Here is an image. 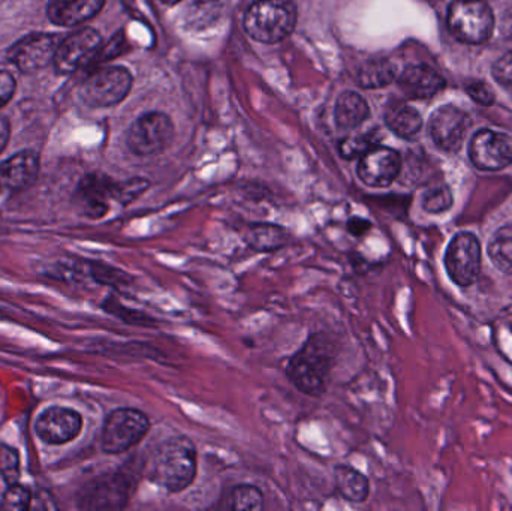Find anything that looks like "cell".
I'll list each match as a JSON object with an SVG mask.
<instances>
[{
	"mask_svg": "<svg viewBox=\"0 0 512 511\" xmlns=\"http://www.w3.org/2000/svg\"><path fill=\"white\" fill-rule=\"evenodd\" d=\"M57 47H59V39L56 36L36 33L18 41L9 50V60L21 72L30 74L54 62Z\"/></svg>",
	"mask_w": 512,
	"mask_h": 511,
	"instance_id": "obj_13",
	"label": "cell"
},
{
	"mask_svg": "<svg viewBox=\"0 0 512 511\" xmlns=\"http://www.w3.org/2000/svg\"><path fill=\"white\" fill-rule=\"evenodd\" d=\"M469 128L471 117L454 105H444L430 117V135L436 146L447 152H457L463 146Z\"/></svg>",
	"mask_w": 512,
	"mask_h": 511,
	"instance_id": "obj_11",
	"label": "cell"
},
{
	"mask_svg": "<svg viewBox=\"0 0 512 511\" xmlns=\"http://www.w3.org/2000/svg\"><path fill=\"white\" fill-rule=\"evenodd\" d=\"M373 141L367 137H348L340 143L339 152L345 159L360 158L372 149Z\"/></svg>",
	"mask_w": 512,
	"mask_h": 511,
	"instance_id": "obj_33",
	"label": "cell"
},
{
	"mask_svg": "<svg viewBox=\"0 0 512 511\" xmlns=\"http://www.w3.org/2000/svg\"><path fill=\"white\" fill-rule=\"evenodd\" d=\"M15 92V80L8 72H0V107L12 98Z\"/></svg>",
	"mask_w": 512,
	"mask_h": 511,
	"instance_id": "obj_37",
	"label": "cell"
},
{
	"mask_svg": "<svg viewBox=\"0 0 512 511\" xmlns=\"http://www.w3.org/2000/svg\"><path fill=\"white\" fill-rule=\"evenodd\" d=\"M113 180L102 174H89L78 185L75 201L81 212L92 219H99L107 215L110 209V200H113Z\"/></svg>",
	"mask_w": 512,
	"mask_h": 511,
	"instance_id": "obj_15",
	"label": "cell"
},
{
	"mask_svg": "<svg viewBox=\"0 0 512 511\" xmlns=\"http://www.w3.org/2000/svg\"><path fill=\"white\" fill-rule=\"evenodd\" d=\"M39 173V156L32 150L17 153L0 165V195L29 188Z\"/></svg>",
	"mask_w": 512,
	"mask_h": 511,
	"instance_id": "obj_16",
	"label": "cell"
},
{
	"mask_svg": "<svg viewBox=\"0 0 512 511\" xmlns=\"http://www.w3.org/2000/svg\"><path fill=\"white\" fill-rule=\"evenodd\" d=\"M165 5H176V3L182 2V0H161Z\"/></svg>",
	"mask_w": 512,
	"mask_h": 511,
	"instance_id": "obj_40",
	"label": "cell"
},
{
	"mask_svg": "<svg viewBox=\"0 0 512 511\" xmlns=\"http://www.w3.org/2000/svg\"><path fill=\"white\" fill-rule=\"evenodd\" d=\"M453 206V194L447 185H436L427 189L423 197V207L429 213H442Z\"/></svg>",
	"mask_w": 512,
	"mask_h": 511,
	"instance_id": "obj_28",
	"label": "cell"
},
{
	"mask_svg": "<svg viewBox=\"0 0 512 511\" xmlns=\"http://www.w3.org/2000/svg\"><path fill=\"white\" fill-rule=\"evenodd\" d=\"M197 473V447L185 435H176L156 446L150 456L147 477L164 491L180 494L191 488Z\"/></svg>",
	"mask_w": 512,
	"mask_h": 511,
	"instance_id": "obj_1",
	"label": "cell"
},
{
	"mask_svg": "<svg viewBox=\"0 0 512 511\" xmlns=\"http://www.w3.org/2000/svg\"><path fill=\"white\" fill-rule=\"evenodd\" d=\"M297 24L292 0H256L243 18L246 33L262 44H276L291 35Z\"/></svg>",
	"mask_w": 512,
	"mask_h": 511,
	"instance_id": "obj_3",
	"label": "cell"
},
{
	"mask_svg": "<svg viewBox=\"0 0 512 511\" xmlns=\"http://www.w3.org/2000/svg\"><path fill=\"white\" fill-rule=\"evenodd\" d=\"M0 474L8 485H14L20 477V456L12 447L0 446Z\"/></svg>",
	"mask_w": 512,
	"mask_h": 511,
	"instance_id": "obj_30",
	"label": "cell"
},
{
	"mask_svg": "<svg viewBox=\"0 0 512 511\" xmlns=\"http://www.w3.org/2000/svg\"><path fill=\"white\" fill-rule=\"evenodd\" d=\"M400 89L412 99H427L444 89L445 81L427 65H411L399 77Z\"/></svg>",
	"mask_w": 512,
	"mask_h": 511,
	"instance_id": "obj_18",
	"label": "cell"
},
{
	"mask_svg": "<svg viewBox=\"0 0 512 511\" xmlns=\"http://www.w3.org/2000/svg\"><path fill=\"white\" fill-rule=\"evenodd\" d=\"M493 77L512 99V51L499 57L498 62L493 65Z\"/></svg>",
	"mask_w": 512,
	"mask_h": 511,
	"instance_id": "obj_32",
	"label": "cell"
},
{
	"mask_svg": "<svg viewBox=\"0 0 512 511\" xmlns=\"http://www.w3.org/2000/svg\"><path fill=\"white\" fill-rule=\"evenodd\" d=\"M450 32L465 44H483L492 36L495 17L484 0H456L448 9Z\"/></svg>",
	"mask_w": 512,
	"mask_h": 511,
	"instance_id": "obj_5",
	"label": "cell"
},
{
	"mask_svg": "<svg viewBox=\"0 0 512 511\" xmlns=\"http://www.w3.org/2000/svg\"><path fill=\"white\" fill-rule=\"evenodd\" d=\"M30 503H32V495H30L29 489L26 486L14 483V485H9V488L6 489L2 503H0V509L23 511L29 509Z\"/></svg>",
	"mask_w": 512,
	"mask_h": 511,
	"instance_id": "obj_29",
	"label": "cell"
},
{
	"mask_svg": "<svg viewBox=\"0 0 512 511\" xmlns=\"http://www.w3.org/2000/svg\"><path fill=\"white\" fill-rule=\"evenodd\" d=\"M334 483L343 500L352 504L366 503L370 495V482L357 468L339 465L334 470Z\"/></svg>",
	"mask_w": 512,
	"mask_h": 511,
	"instance_id": "obj_20",
	"label": "cell"
},
{
	"mask_svg": "<svg viewBox=\"0 0 512 511\" xmlns=\"http://www.w3.org/2000/svg\"><path fill=\"white\" fill-rule=\"evenodd\" d=\"M110 311L111 314L117 315L126 323L134 324V326H155V320L150 318L149 315L144 314V312L131 311V309H126L125 306L119 305V303H116L114 309H110Z\"/></svg>",
	"mask_w": 512,
	"mask_h": 511,
	"instance_id": "obj_34",
	"label": "cell"
},
{
	"mask_svg": "<svg viewBox=\"0 0 512 511\" xmlns=\"http://www.w3.org/2000/svg\"><path fill=\"white\" fill-rule=\"evenodd\" d=\"M93 278L104 285H128L131 278L122 270L113 269V267L104 266V264H92Z\"/></svg>",
	"mask_w": 512,
	"mask_h": 511,
	"instance_id": "obj_31",
	"label": "cell"
},
{
	"mask_svg": "<svg viewBox=\"0 0 512 511\" xmlns=\"http://www.w3.org/2000/svg\"><path fill=\"white\" fill-rule=\"evenodd\" d=\"M245 240L254 251L270 252L288 245L291 234L279 225L254 224L246 231Z\"/></svg>",
	"mask_w": 512,
	"mask_h": 511,
	"instance_id": "obj_22",
	"label": "cell"
},
{
	"mask_svg": "<svg viewBox=\"0 0 512 511\" xmlns=\"http://www.w3.org/2000/svg\"><path fill=\"white\" fill-rule=\"evenodd\" d=\"M336 359V345L325 333H313L291 357L286 375L292 386L310 398L327 392L331 369Z\"/></svg>",
	"mask_w": 512,
	"mask_h": 511,
	"instance_id": "obj_2",
	"label": "cell"
},
{
	"mask_svg": "<svg viewBox=\"0 0 512 511\" xmlns=\"http://www.w3.org/2000/svg\"><path fill=\"white\" fill-rule=\"evenodd\" d=\"M150 431V420L143 411L119 408L110 413L102 429L101 447L107 455H122L134 449Z\"/></svg>",
	"mask_w": 512,
	"mask_h": 511,
	"instance_id": "obj_4",
	"label": "cell"
},
{
	"mask_svg": "<svg viewBox=\"0 0 512 511\" xmlns=\"http://www.w3.org/2000/svg\"><path fill=\"white\" fill-rule=\"evenodd\" d=\"M372 230V222L369 219L361 218V216H352L346 222V231L351 236L363 237L366 236L369 231Z\"/></svg>",
	"mask_w": 512,
	"mask_h": 511,
	"instance_id": "obj_36",
	"label": "cell"
},
{
	"mask_svg": "<svg viewBox=\"0 0 512 511\" xmlns=\"http://www.w3.org/2000/svg\"><path fill=\"white\" fill-rule=\"evenodd\" d=\"M81 428H83V419L80 414L62 407L48 408L39 416L35 425L36 435L44 443L53 444V446L75 440L80 435Z\"/></svg>",
	"mask_w": 512,
	"mask_h": 511,
	"instance_id": "obj_14",
	"label": "cell"
},
{
	"mask_svg": "<svg viewBox=\"0 0 512 511\" xmlns=\"http://www.w3.org/2000/svg\"><path fill=\"white\" fill-rule=\"evenodd\" d=\"M101 47V35L95 29H81L59 42L54 65L60 74H72L89 62Z\"/></svg>",
	"mask_w": 512,
	"mask_h": 511,
	"instance_id": "obj_12",
	"label": "cell"
},
{
	"mask_svg": "<svg viewBox=\"0 0 512 511\" xmlns=\"http://www.w3.org/2000/svg\"><path fill=\"white\" fill-rule=\"evenodd\" d=\"M132 87L131 72L122 66H108L93 72L83 86L81 98L89 107L105 108L119 104Z\"/></svg>",
	"mask_w": 512,
	"mask_h": 511,
	"instance_id": "obj_6",
	"label": "cell"
},
{
	"mask_svg": "<svg viewBox=\"0 0 512 511\" xmlns=\"http://www.w3.org/2000/svg\"><path fill=\"white\" fill-rule=\"evenodd\" d=\"M123 45H125V38H123L122 35L114 36L110 44L104 48L102 59H111V57L119 56V54L122 53Z\"/></svg>",
	"mask_w": 512,
	"mask_h": 511,
	"instance_id": "obj_38",
	"label": "cell"
},
{
	"mask_svg": "<svg viewBox=\"0 0 512 511\" xmlns=\"http://www.w3.org/2000/svg\"><path fill=\"white\" fill-rule=\"evenodd\" d=\"M402 159L396 150L373 146L360 156L358 179L370 188H388L399 177Z\"/></svg>",
	"mask_w": 512,
	"mask_h": 511,
	"instance_id": "obj_10",
	"label": "cell"
},
{
	"mask_svg": "<svg viewBox=\"0 0 512 511\" xmlns=\"http://www.w3.org/2000/svg\"><path fill=\"white\" fill-rule=\"evenodd\" d=\"M174 137V126L164 113L144 114L128 132V146L135 155L150 156L164 152Z\"/></svg>",
	"mask_w": 512,
	"mask_h": 511,
	"instance_id": "obj_7",
	"label": "cell"
},
{
	"mask_svg": "<svg viewBox=\"0 0 512 511\" xmlns=\"http://www.w3.org/2000/svg\"><path fill=\"white\" fill-rule=\"evenodd\" d=\"M388 128L399 137L411 140L420 132L423 119L414 107L406 104H394L385 113Z\"/></svg>",
	"mask_w": 512,
	"mask_h": 511,
	"instance_id": "obj_23",
	"label": "cell"
},
{
	"mask_svg": "<svg viewBox=\"0 0 512 511\" xmlns=\"http://www.w3.org/2000/svg\"><path fill=\"white\" fill-rule=\"evenodd\" d=\"M9 140V123L5 117H0V153L5 149Z\"/></svg>",
	"mask_w": 512,
	"mask_h": 511,
	"instance_id": "obj_39",
	"label": "cell"
},
{
	"mask_svg": "<svg viewBox=\"0 0 512 511\" xmlns=\"http://www.w3.org/2000/svg\"><path fill=\"white\" fill-rule=\"evenodd\" d=\"M466 92L478 104L492 105L495 102V93L484 81H471L466 84Z\"/></svg>",
	"mask_w": 512,
	"mask_h": 511,
	"instance_id": "obj_35",
	"label": "cell"
},
{
	"mask_svg": "<svg viewBox=\"0 0 512 511\" xmlns=\"http://www.w3.org/2000/svg\"><path fill=\"white\" fill-rule=\"evenodd\" d=\"M445 269L454 284L471 287L481 270V246L472 233L454 236L445 252Z\"/></svg>",
	"mask_w": 512,
	"mask_h": 511,
	"instance_id": "obj_8",
	"label": "cell"
},
{
	"mask_svg": "<svg viewBox=\"0 0 512 511\" xmlns=\"http://www.w3.org/2000/svg\"><path fill=\"white\" fill-rule=\"evenodd\" d=\"M150 188V182L143 177H134V179L126 180V182L114 183L113 200L122 206L134 203L140 198L147 189Z\"/></svg>",
	"mask_w": 512,
	"mask_h": 511,
	"instance_id": "obj_27",
	"label": "cell"
},
{
	"mask_svg": "<svg viewBox=\"0 0 512 511\" xmlns=\"http://www.w3.org/2000/svg\"><path fill=\"white\" fill-rule=\"evenodd\" d=\"M105 0H50L47 15L57 26L69 27L86 23L95 17Z\"/></svg>",
	"mask_w": 512,
	"mask_h": 511,
	"instance_id": "obj_19",
	"label": "cell"
},
{
	"mask_svg": "<svg viewBox=\"0 0 512 511\" xmlns=\"http://www.w3.org/2000/svg\"><path fill=\"white\" fill-rule=\"evenodd\" d=\"M265 506L264 494L255 485H237L231 489L227 498V507L230 510L261 511Z\"/></svg>",
	"mask_w": 512,
	"mask_h": 511,
	"instance_id": "obj_26",
	"label": "cell"
},
{
	"mask_svg": "<svg viewBox=\"0 0 512 511\" xmlns=\"http://www.w3.org/2000/svg\"><path fill=\"white\" fill-rule=\"evenodd\" d=\"M135 489L134 480L128 474L117 473L96 483L90 489V509H122L126 506L132 491Z\"/></svg>",
	"mask_w": 512,
	"mask_h": 511,
	"instance_id": "obj_17",
	"label": "cell"
},
{
	"mask_svg": "<svg viewBox=\"0 0 512 511\" xmlns=\"http://www.w3.org/2000/svg\"><path fill=\"white\" fill-rule=\"evenodd\" d=\"M472 164L483 171H498L512 164V138L502 132L483 129L469 146Z\"/></svg>",
	"mask_w": 512,
	"mask_h": 511,
	"instance_id": "obj_9",
	"label": "cell"
},
{
	"mask_svg": "<svg viewBox=\"0 0 512 511\" xmlns=\"http://www.w3.org/2000/svg\"><path fill=\"white\" fill-rule=\"evenodd\" d=\"M358 83L364 89H378L393 83L396 66L387 59L370 60L358 71Z\"/></svg>",
	"mask_w": 512,
	"mask_h": 511,
	"instance_id": "obj_24",
	"label": "cell"
},
{
	"mask_svg": "<svg viewBox=\"0 0 512 511\" xmlns=\"http://www.w3.org/2000/svg\"><path fill=\"white\" fill-rule=\"evenodd\" d=\"M489 255L501 272L512 275V224L499 228L489 243Z\"/></svg>",
	"mask_w": 512,
	"mask_h": 511,
	"instance_id": "obj_25",
	"label": "cell"
},
{
	"mask_svg": "<svg viewBox=\"0 0 512 511\" xmlns=\"http://www.w3.org/2000/svg\"><path fill=\"white\" fill-rule=\"evenodd\" d=\"M369 114V105L358 93L348 90L337 98L336 110H334L337 128L343 129V131L358 128L369 117Z\"/></svg>",
	"mask_w": 512,
	"mask_h": 511,
	"instance_id": "obj_21",
	"label": "cell"
}]
</instances>
